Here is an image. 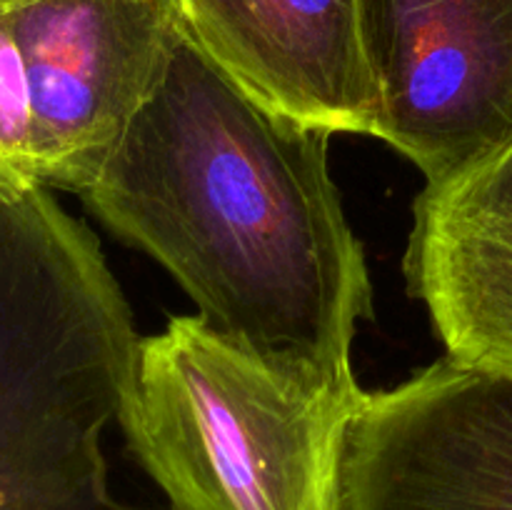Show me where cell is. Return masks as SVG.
<instances>
[{
  "instance_id": "obj_1",
  "label": "cell",
  "mask_w": 512,
  "mask_h": 510,
  "mask_svg": "<svg viewBox=\"0 0 512 510\" xmlns=\"http://www.w3.org/2000/svg\"><path fill=\"white\" fill-rule=\"evenodd\" d=\"M330 135L248 93L183 25L83 198L215 330L265 360L350 383L373 288L330 178Z\"/></svg>"
},
{
  "instance_id": "obj_2",
  "label": "cell",
  "mask_w": 512,
  "mask_h": 510,
  "mask_svg": "<svg viewBox=\"0 0 512 510\" xmlns=\"http://www.w3.org/2000/svg\"><path fill=\"white\" fill-rule=\"evenodd\" d=\"M138 345L93 233L50 190L0 183V510H153L110 493L103 453Z\"/></svg>"
},
{
  "instance_id": "obj_3",
  "label": "cell",
  "mask_w": 512,
  "mask_h": 510,
  "mask_svg": "<svg viewBox=\"0 0 512 510\" xmlns=\"http://www.w3.org/2000/svg\"><path fill=\"white\" fill-rule=\"evenodd\" d=\"M363 395L358 380L265 360L193 315L140 338L120 425L168 510H340Z\"/></svg>"
},
{
  "instance_id": "obj_4",
  "label": "cell",
  "mask_w": 512,
  "mask_h": 510,
  "mask_svg": "<svg viewBox=\"0 0 512 510\" xmlns=\"http://www.w3.org/2000/svg\"><path fill=\"white\" fill-rule=\"evenodd\" d=\"M180 30L173 0H0V183L88 193Z\"/></svg>"
},
{
  "instance_id": "obj_5",
  "label": "cell",
  "mask_w": 512,
  "mask_h": 510,
  "mask_svg": "<svg viewBox=\"0 0 512 510\" xmlns=\"http://www.w3.org/2000/svg\"><path fill=\"white\" fill-rule=\"evenodd\" d=\"M373 133L448 183L512 140V0H360Z\"/></svg>"
},
{
  "instance_id": "obj_6",
  "label": "cell",
  "mask_w": 512,
  "mask_h": 510,
  "mask_svg": "<svg viewBox=\"0 0 512 510\" xmlns=\"http://www.w3.org/2000/svg\"><path fill=\"white\" fill-rule=\"evenodd\" d=\"M340 510H512V375L445 355L365 393L345 430Z\"/></svg>"
},
{
  "instance_id": "obj_7",
  "label": "cell",
  "mask_w": 512,
  "mask_h": 510,
  "mask_svg": "<svg viewBox=\"0 0 512 510\" xmlns=\"http://www.w3.org/2000/svg\"><path fill=\"white\" fill-rule=\"evenodd\" d=\"M190 38L248 93L328 133H373L360 0H173Z\"/></svg>"
},
{
  "instance_id": "obj_8",
  "label": "cell",
  "mask_w": 512,
  "mask_h": 510,
  "mask_svg": "<svg viewBox=\"0 0 512 510\" xmlns=\"http://www.w3.org/2000/svg\"><path fill=\"white\" fill-rule=\"evenodd\" d=\"M405 275L448 355L512 375V140L458 178L425 185Z\"/></svg>"
}]
</instances>
